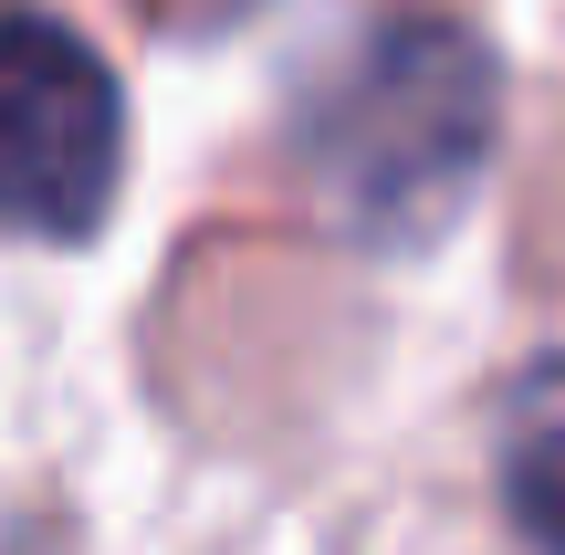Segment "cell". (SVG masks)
Wrapping results in <instances>:
<instances>
[{
	"label": "cell",
	"mask_w": 565,
	"mask_h": 555,
	"mask_svg": "<svg viewBox=\"0 0 565 555\" xmlns=\"http://www.w3.org/2000/svg\"><path fill=\"white\" fill-rule=\"evenodd\" d=\"M126 179V105L84 32L11 11L0 21V231L74 242Z\"/></svg>",
	"instance_id": "cell-1"
},
{
	"label": "cell",
	"mask_w": 565,
	"mask_h": 555,
	"mask_svg": "<svg viewBox=\"0 0 565 555\" xmlns=\"http://www.w3.org/2000/svg\"><path fill=\"white\" fill-rule=\"evenodd\" d=\"M503 503L524 524V545L565 555V356H534L503 398Z\"/></svg>",
	"instance_id": "cell-3"
},
{
	"label": "cell",
	"mask_w": 565,
	"mask_h": 555,
	"mask_svg": "<svg viewBox=\"0 0 565 555\" xmlns=\"http://www.w3.org/2000/svg\"><path fill=\"white\" fill-rule=\"evenodd\" d=\"M482 95V53H461L450 32H398L377 63V95L356 105V137H345V158H356V200H429V189H450L471 158H482V126H408L429 116V105H461Z\"/></svg>",
	"instance_id": "cell-2"
}]
</instances>
